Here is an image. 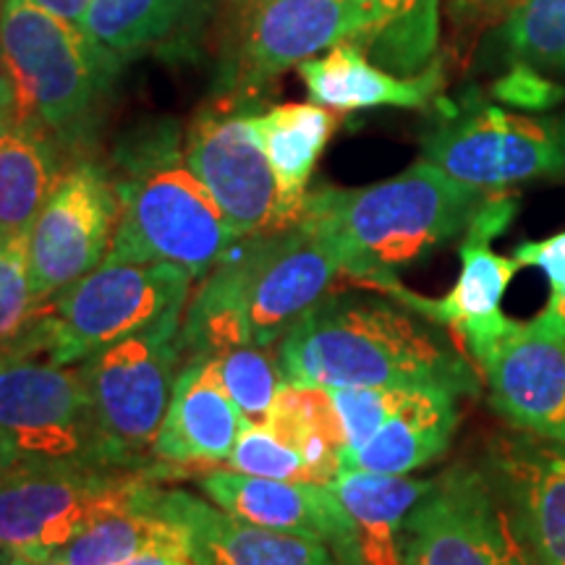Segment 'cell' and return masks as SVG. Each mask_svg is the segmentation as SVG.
Here are the masks:
<instances>
[{"mask_svg": "<svg viewBox=\"0 0 565 565\" xmlns=\"http://www.w3.org/2000/svg\"><path fill=\"white\" fill-rule=\"evenodd\" d=\"M40 565H63V563L55 561V557H47V561H40Z\"/></svg>", "mask_w": 565, "mask_h": 565, "instance_id": "44", "label": "cell"}, {"mask_svg": "<svg viewBox=\"0 0 565 565\" xmlns=\"http://www.w3.org/2000/svg\"><path fill=\"white\" fill-rule=\"evenodd\" d=\"M484 469L511 505L534 565H565V443L494 435Z\"/></svg>", "mask_w": 565, "mask_h": 565, "instance_id": "19", "label": "cell"}, {"mask_svg": "<svg viewBox=\"0 0 565 565\" xmlns=\"http://www.w3.org/2000/svg\"><path fill=\"white\" fill-rule=\"evenodd\" d=\"M246 103L228 95L221 105L202 108L183 141V160L238 236L278 231V183Z\"/></svg>", "mask_w": 565, "mask_h": 565, "instance_id": "15", "label": "cell"}, {"mask_svg": "<svg viewBox=\"0 0 565 565\" xmlns=\"http://www.w3.org/2000/svg\"><path fill=\"white\" fill-rule=\"evenodd\" d=\"M231 471H242L249 477L278 479V482H315L312 466L307 463L299 450L280 443L265 427L246 422V427L233 445L228 461Z\"/></svg>", "mask_w": 565, "mask_h": 565, "instance_id": "33", "label": "cell"}, {"mask_svg": "<svg viewBox=\"0 0 565 565\" xmlns=\"http://www.w3.org/2000/svg\"><path fill=\"white\" fill-rule=\"evenodd\" d=\"M202 362L215 366L244 419L263 427L275 404V395L286 383L275 359V349L270 353V349H259V345H231Z\"/></svg>", "mask_w": 565, "mask_h": 565, "instance_id": "32", "label": "cell"}, {"mask_svg": "<svg viewBox=\"0 0 565 565\" xmlns=\"http://www.w3.org/2000/svg\"><path fill=\"white\" fill-rule=\"evenodd\" d=\"M513 257L521 267H540L547 275L550 288L565 291V231L550 236L545 242H524L513 249Z\"/></svg>", "mask_w": 565, "mask_h": 565, "instance_id": "36", "label": "cell"}, {"mask_svg": "<svg viewBox=\"0 0 565 565\" xmlns=\"http://www.w3.org/2000/svg\"><path fill=\"white\" fill-rule=\"evenodd\" d=\"M275 359L286 383L479 395V372L448 328L370 288L324 296L280 338Z\"/></svg>", "mask_w": 565, "mask_h": 565, "instance_id": "1", "label": "cell"}, {"mask_svg": "<svg viewBox=\"0 0 565 565\" xmlns=\"http://www.w3.org/2000/svg\"><path fill=\"white\" fill-rule=\"evenodd\" d=\"M9 553H6V550H0V565H6V563H9Z\"/></svg>", "mask_w": 565, "mask_h": 565, "instance_id": "43", "label": "cell"}, {"mask_svg": "<svg viewBox=\"0 0 565 565\" xmlns=\"http://www.w3.org/2000/svg\"><path fill=\"white\" fill-rule=\"evenodd\" d=\"M244 427V414L233 404L215 366L183 362L154 440V463L162 466L166 477L194 466L225 463Z\"/></svg>", "mask_w": 565, "mask_h": 565, "instance_id": "20", "label": "cell"}, {"mask_svg": "<svg viewBox=\"0 0 565 565\" xmlns=\"http://www.w3.org/2000/svg\"><path fill=\"white\" fill-rule=\"evenodd\" d=\"M500 0H456V6H461V9H471V11H482V9H490V6H498ZM511 0H505V9Z\"/></svg>", "mask_w": 565, "mask_h": 565, "instance_id": "41", "label": "cell"}, {"mask_svg": "<svg viewBox=\"0 0 565 565\" xmlns=\"http://www.w3.org/2000/svg\"><path fill=\"white\" fill-rule=\"evenodd\" d=\"M0 456L103 463L82 362L45 356L0 362Z\"/></svg>", "mask_w": 565, "mask_h": 565, "instance_id": "11", "label": "cell"}, {"mask_svg": "<svg viewBox=\"0 0 565 565\" xmlns=\"http://www.w3.org/2000/svg\"><path fill=\"white\" fill-rule=\"evenodd\" d=\"M312 103L330 110L427 108L445 87L443 63L435 61L414 76H398L377 66L356 42H338L299 66Z\"/></svg>", "mask_w": 565, "mask_h": 565, "instance_id": "21", "label": "cell"}, {"mask_svg": "<svg viewBox=\"0 0 565 565\" xmlns=\"http://www.w3.org/2000/svg\"><path fill=\"white\" fill-rule=\"evenodd\" d=\"M215 0H92L82 32L97 47L131 61L141 53L183 51Z\"/></svg>", "mask_w": 565, "mask_h": 565, "instance_id": "25", "label": "cell"}, {"mask_svg": "<svg viewBox=\"0 0 565 565\" xmlns=\"http://www.w3.org/2000/svg\"><path fill=\"white\" fill-rule=\"evenodd\" d=\"M498 47L513 66L565 71V0H511Z\"/></svg>", "mask_w": 565, "mask_h": 565, "instance_id": "31", "label": "cell"}, {"mask_svg": "<svg viewBox=\"0 0 565 565\" xmlns=\"http://www.w3.org/2000/svg\"><path fill=\"white\" fill-rule=\"evenodd\" d=\"M158 466L113 469L66 458L0 456V550L47 561L100 515L139 503Z\"/></svg>", "mask_w": 565, "mask_h": 565, "instance_id": "6", "label": "cell"}, {"mask_svg": "<svg viewBox=\"0 0 565 565\" xmlns=\"http://www.w3.org/2000/svg\"><path fill=\"white\" fill-rule=\"evenodd\" d=\"M490 404L519 433L565 443V338L515 322L479 364Z\"/></svg>", "mask_w": 565, "mask_h": 565, "instance_id": "17", "label": "cell"}, {"mask_svg": "<svg viewBox=\"0 0 565 565\" xmlns=\"http://www.w3.org/2000/svg\"><path fill=\"white\" fill-rule=\"evenodd\" d=\"M118 217L121 196L108 168L89 158L71 160L26 238L32 291L40 303L105 263Z\"/></svg>", "mask_w": 565, "mask_h": 565, "instance_id": "12", "label": "cell"}, {"mask_svg": "<svg viewBox=\"0 0 565 565\" xmlns=\"http://www.w3.org/2000/svg\"><path fill=\"white\" fill-rule=\"evenodd\" d=\"M26 238L0 244V362L17 356H45L40 315L42 303L32 291Z\"/></svg>", "mask_w": 565, "mask_h": 565, "instance_id": "30", "label": "cell"}, {"mask_svg": "<svg viewBox=\"0 0 565 565\" xmlns=\"http://www.w3.org/2000/svg\"><path fill=\"white\" fill-rule=\"evenodd\" d=\"M6 565H40L38 561H30V557H21V555H11L9 563Z\"/></svg>", "mask_w": 565, "mask_h": 565, "instance_id": "42", "label": "cell"}, {"mask_svg": "<svg viewBox=\"0 0 565 565\" xmlns=\"http://www.w3.org/2000/svg\"><path fill=\"white\" fill-rule=\"evenodd\" d=\"M141 503L181 529L194 565H341L322 542L249 524L189 490L154 482Z\"/></svg>", "mask_w": 565, "mask_h": 565, "instance_id": "18", "label": "cell"}, {"mask_svg": "<svg viewBox=\"0 0 565 565\" xmlns=\"http://www.w3.org/2000/svg\"><path fill=\"white\" fill-rule=\"evenodd\" d=\"M74 160L63 141L45 126L17 118H0V244L30 236V228L68 162Z\"/></svg>", "mask_w": 565, "mask_h": 565, "instance_id": "23", "label": "cell"}, {"mask_svg": "<svg viewBox=\"0 0 565 565\" xmlns=\"http://www.w3.org/2000/svg\"><path fill=\"white\" fill-rule=\"evenodd\" d=\"M422 160L484 194L565 175V118L524 116L466 97L445 105L422 139Z\"/></svg>", "mask_w": 565, "mask_h": 565, "instance_id": "9", "label": "cell"}, {"mask_svg": "<svg viewBox=\"0 0 565 565\" xmlns=\"http://www.w3.org/2000/svg\"><path fill=\"white\" fill-rule=\"evenodd\" d=\"M181 320V362L231 345L275 349L343 280L338 257L307 223L242 236L200 278Z\"/></svg>", "mask_w": 565, "mask_h": 565, "instance_id": "2", "label": "cell"}, {"mask_svg": "<svg viewBox=\"0 0 565 565\" xmlns=\"http://www.w3.org/2000/svg\"><path fill=\"white\" fill-rule=\"evenodd\" d=\"M401 565H534L511 505L484 466L433 479L401 526Z\"/></svg>", "mask_w": 565, "mask_h": 565, "instance_id": "10", "label": "cell"}, {"mask_svg": "<svg viewBox=\"0 0 565 565\" xmlns=\"http://www.w3.org/2000/svg\"><path fill=\"white\" fill-rule=\"evenodd\" d=\"M484 200V192L419 160L372 186L315 189L301 221L333 249L343 280L385 294L398 267L466 233Z\"/></svg>", "mask_w": 565, "mask_h": 565, "instance_id": "3", "label": "cell"}, {"mask_svg": "<svg viewBox=\"0 0 565 565\" xmlns=\"http://www.w3.org/2000/svg\"><path fill=\"white\" fill-rule=\"evenodd\" d=\"M456 398L437 387H412L398 412L362 448L343 450L341 469L401 477L443 458L461 419Z\"/></svg>", "mask_w": 565, "mask_h": 565, "instance_id": "22", "label": "cell"}, {"mask_svg": "<svg viewBox=\"0 0 565 565\" xmlns=\"http://www.w3.org/2000/svg\"><path fill=\"white\" fill-rule=\"evenodd\" d=\"M181 322L105 345L82 359L103 463L150 469L181 370Z\"/></svg>", "mask_w": 565, "mask_h": 565, "instance_id": "8", "label": "cell"}, {"mask_svg": "<svg viewBox=\"0 0 565 565\" xmlns=\"http://www.w3.org/2000/svg\"><path fill=\"white\" fill-rule=\"evenodd\" d=\"M194 275L173 263H105L42 301L45 356L76 364L105 345L183 320Z\"/></svg>", "mask_w": 565, "mask_h": 565, "instance_id": "7", "label": "cell"}, {"mask_svg": "<svg viewBox=\"0 0 565 565\" xmlns=\"http://www.w3.org/2000/svg\"><path fill=\"white\" fill-rule=\"evenodd\" d=\"M113 179L121 217L105 259L173 263L204 278L242 238L181 158L173 121L134 131L116 150Z\"/></svg>", "mask_w": 565, "mask_h": 565, "instance_id": "4", "label": "cell"}, {"mask_svg": "<svg viewBox=\"0 0 565 565\" xmlns=\"http://www.w3.org/2000/svg\"><path fill=\"white\" fill-rule=\"evenodd\" d=\"M374 30L364 53L398 76H414L435 63L440 40V0H364Z\"/></svg>", "mask_w": 565, "mask_h": 565, "instance_id": "29", "label": "cell"}, {"mask_svg": "<svg viewBox=\"0 0 565 565\" xmlns=\"http://www.w3.org/2000/svg\"><path fill=\"white\" fill-rule=\"evenodd\" d=\"M356 524L366 565H401V526L433 479L341 469L328 484Z\"/></svg>", "mask_w": 565, "mask_h": 565, "instance_id": "26", "label": "cell"}, {"mask_svg": "<svg viewBox=\"0 0 565 565\" xmlns=\"http://www.w3.org/2000/svg\"><path fill=\"white\" fill-rule=\"evenodd\" d=\"M3 9H6V0H0V19H3Z\"/></svg>", "mask_w": 565, "mask_h": 565, "instance_id": "45", "label": "cell"}, {"mask_svg": "<svg viewBox=\"0 0 565 565\" xmlns=\"http://www.w3.org/2000/svg\"><path fill=\"white\" fill-rule=\"evenodd\" d=\"M124 61L32 0H6L0 19V76L13 113L51 129L74 158L97 129L105 97Z\"/></svg>", "mask_w": 565, "mask_h": 565, "instance_id": "5", "label": "cell"}, {"mask_svg": "<svg viewBox=\"0 0 565 565\" xmlns=\"http://www.w3.org/2000/svg\"><path fill=\"white\" fill-rule=\"evenodd\" d=\"M515 207L519 202L505 192L487 194L458 246L461 275L443 299H424L398 280H393L385 291L391 299L448 328L477 366L515 324L503 315V296L521 265L515 257H500L490 246L492 238L513 221Z\"/></svg>", "mask_w": 565, "mask_h": 565, "instance_id": "13", "label": "cell"}, {"mask_svg": "<svg viewBox=\"0 0 565 565\" xmlns=\"http://www.w3.org/2000/svg\"><path fill=\"white\" fill-rule=\"evenodd\" d=\"M254 131L278 183V231L301 221L317 160L338 129L333 110L317 103H286L252 116Z\"/></svg>", "mask_w": 565, "mask_h": 565, "instance_id": "24", "label": "cell"}, {"mask_svg": "<svg viewBox=\"0 0 565 565\" xmlns=\"http://www.w3.org/2000/svg\"><path fill=\"white\" fill-rule=\"evenodd\" d=\"M263 427L307 458L317 484L338 477L345 433L328 387L282 383Z\"/></svg>", "mask_w": 565, "mask_h": 565, "instance_id": "27", "label": "cell"}, {"mask_svg": "<svg viewBox=\"0 0 565 565\" xmlns=\"http://www.w3.org/2000/svg\"><path fill=\"white\" fill-rule=\"evenodd\" d=\"M11 110H13V97H11V87H9V82H6L3 76H0V118H3V116H9Z\"/></svg>", "mask_w": 565, "mask_h": 565, "instance_id": "40", "label": "cell"}, {"mask_svg": "<svg viewBox=\"0 0 565 565\" xmlns=\"http://www.w3.org/2000/svg\"><path fill=\"white\" fill-rule=\"evenodd\" d=\"M374 17L364 0H252L228 71L233 97L249 100L288 68L338 42L364 45Z\"/></svg>", "mask_w": 565, "mask_h": 565, "instance_id": "14", "label": "cell"}, {"mask_svg": "<svg viewBox=\"0 0 565 565\" xmlns=\"http://www.w3.org/2000/svg\"><path fill=\"white\" fill-rule=\"evenodd\" d=\"M32 3L40 6L42 11L53 13L55 19L66 21L68 26H76V30H82L92 0H32Z\"/></svg>", "mask_w": 565, "mask_h": 565, "instance_id": "37", "label": "cell"}, {"mask_svg": "<svg viewBox=\"0 0 565 565\" xmlns=\"http://www.w3.org/2000/svg\"><path fill=\"white\" fill-rule=\"evenodd\" d=\"M145 494L139 503L118 508L92 521L53 555L55 561L63 565H124L145 550H173L189 555L181 529L141 503Z\"/></svg>", "mask_w": 565, "mask_h": 565, "instance_id": "28", "label": "cell"}, {"mask_svg": "<svg viewBox=\"0 0 565 565\" xmlns=\"http://www.w3.org/2000/svg\"><path fill=\"white\" fill-rule=\"evenodd\" d=\"M547 330L565 338V291H555L550 294V301L545 307V312L536 317Z\"/></svg>", "mask_w": 565, "mask_h": 565, "instance_id": "39", "label": "cell"}, {"mask_svg": "<svg viewBox=\"0 0 565 565\" xmlns=\"http://www.w3.org/2000/svg\"><path fill=\"white\" fill-rule=\"evenodd\" d=\"M494 97L515 108H553L565 92L553 82L542 79V71L529 66H513L505 79L494 84Z\"/></svg>", "mask_w": 565, "mask_h": 565, "instance_id": "35", "label": "cell"}, {"mask_svg": "<svg viewBox=\"0 0 565 565\" xmlns=\"http://www.w3.org/2000/svg\"><path fill=\"white\" fill-rule=\"evenodd\" d=\"M200 490L236 519L322 542L341 565H366L356 524L328 484L210 471L200 479Z\"/></svg>", "mask_w": 565, "mask_h": 565, "instance_id": "16", "label": "cell"}, {"mask_svg": "<svg viewBox=\"0 0 565 565\" xmlns=\"http://www.w3.org/2000/svg\"><path fill=\"white\" fill-rule=\"evenodd\" d=\"M341 416L345 450H359L398 412L412 387H328Z\"/></svg>", "mask_w": 565, "mask_h": 565, "instance_id": "34", "label": "cell"}, {"mask_svg": "<svg viewBox=\"0 0 565 565\" xmlns=\"http://www.w3.org/2000/svg\"><path fill=\"white\" fill-rule=\"evenodd\" d=\"M124 565H194V561L186 553H173V550H145Z\"/></svg>", "mask_w": 565, "mask_h": 565, "instance_id": "38", "label": "cell"}]
</instances>
